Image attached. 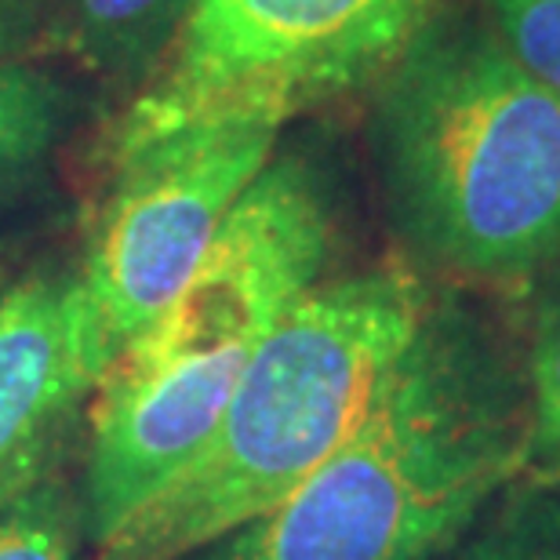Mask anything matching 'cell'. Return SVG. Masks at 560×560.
Instances as JSON below:
<instances>
[{
    "label": "cell",
    "instance_id": "cell-14",
    "mask_svg": "<svg viewBox=\"0 0 560 560\" xmlns=\"http://www.w3.org/2000/svg\"><path fill=\"white\" fill-rule=\"evenodd\" d=\"M44 0H0V59H33L44 48Z\"/></svg>",
    "mask_w": 560,
    "mask_h": 560
},
{
    "label": "cell",
    "instance_id": "cell-6",
    "mask_svg": "<svg viewBox=\"0 0 560 560\" xmlns=\"http://www.w3.org/2000/svg\"><path fill=\"white\" fill-rule=\"evenodd\" d=\"M277 136L262 120H215L106 150V194L77 270L106 364L197 270L222 219L270 164Z\"/></svg>",
    "mask_w": 560,
    "mask_h": 560
},
{
    "label": "cell",
    "instance_id": "cell-3",
    "mask_svg": "<svg viewBox=\"0 0 560 560\" xmlns=\"http://www.w3.org/2000/svg\"><path fill=\"white\" fill-rule=\"evenodd\" d=\"M386 211L425 266L535 280L560 255V92L480 15H430L375 84Z\"/></svg>",
    "mask_w": 560,
    "mask_h": 560
},
{
    "label": "cell",
    "instance_id": "cell-1",
    "mask_svg": "<svg viewBox=\"0 0 560 560\" xmlns=\"http://www.w3.org/2000/svg\"><path fill=\"white\" fill-rule=\"evenodd\" d=\"M528 455V375L485 320L436 299L361 430L284 502L183 560H441Z\"/></svg>",
    "mask_w": 560,
    "mask_h": 560
},
{
    "label": "cell",
    "instance_id": "cell-8",
    "mask_svg": "<svg viewBox=\"0 0 560 560\" xmlns=\"http://www.w3.org/2000/svg\"><path fill=\"white\" fill-rule=\"evenodd\" d=\"M44 48L106 84L139 88L194 0H44Z\"/></svg>",
    "mask_w": 560,
    "mask_h": 560
},
{
    "label": "cell",
    "instance_id": "cell-2",
    "mask_svg": "<svg viewBox=\"0 0 560 560\" xmlns=\"http://www.w3.org/2000/svg\"><path fill=\"white\" fill-rule=\"evenodd\" d=\"M331 252L328 178L302 153L270 156L186 284L98 378L81 480L92 546L205 444L244 368L320 284Z\"/></svg>",
    "mask_w": 560,
    "mask_h": 560
},
{
    "label": "cell",
    "instance_id": "cell-10",
    "mask_svg": "<svg viewBox=\"0 0 560 560\" xmlns=\"http://www.w3.org/2000/svg\"><path fill=\"white\" fill-rule=\"evenodd\" d=\"M532 455L528 474L539 485H560V255L535 277L528 361Z\"/></svg>",
    "mask_w": 560,
    "mask_h": 560
},
{
    "label": "cell",
    "instance_id": "cell-4",
    "mask_svg": "<svg viewBox=\"0 0 560 560\" xmlns=\"http://www.w3.org/2000/svg\"><path fill=\"white\" fill-rule=\"evenodd\" d=\"M436 299L405 266L306 291L244 368L205 444L95 546V560H183L284 502L386 397Z\"/></svg>",
    "mask_w": 560,
    "mask_h": 560
},
{
    "label": "cell",
    "instance_id": "cell-5",
    "mask_svg": "<svg viewBox=\"0 0 560 560\" xmlns=\"http://www.w3.org/2000/svg\"><path fill=\"white\" fill-rule=\"evenodd\" d=\"M433 0H194L106 150L215 120L284 128L386 77Z\"/></svg>",
    "mask_w": 560,
    "mask_h": 560
},
{
    "label": "cell",
    "instance_id": "cell-7",
    "mask_svg": "<svg viewBox=\"0 0 560 560\" xmlns=\"http://www.w3.org/2000/svg\"><path fill=\"white\" fill-rule=\"evenodd\" d=\"M103 372L81 273L33 270L0 288V510L55 474Z\"/></svg>",
    "mask_w": 560,
    "mask_h": 560
},
{
    "label": "cell",
    "instance_id": "cell-9",
    "mask_svg": "<svg viewBox=\"0 0 560 560\" xmlns=\"http://www.w3.org/2000/svg\"><path fill=\"white\" fill-rule=\"evenodd\" d=\"M73 95L30 59H0V205L37 183L73 120Z\"/></svg>",
    "mask_w": 560,
    "mask_h": 560
},
{
    "label": "cell",
    "instance_id": "cell-11",
    "mask_svg": "<svg viewBox=\"0 0 560 560\" xmlns=\"http://www.w3.org/2000/svg\"><path fill=\"white\" fill-rule=\"evenodd\" d=\"M84 546L92 535L81 488L62 474L0 510V560H81Z\"/></svg>",
    "mask_w": 560,
    "mask_h": 560
},
{
    "label": "cell",
    "instance_id": "cell-12",
    "mask_svg": "<svg viewBox=\"0 0 560 560\" xmlns=\"http://www.w3.org/2000/svg\"><path fill=\"white\" fill-rule=\"evenodd\" d=\"M444 560H560V495L553 485L517 491L485 510Z\"/></svg>",
    "mask_w": 560,
    "mask_h": 560
},
{
    "label": "cell",
    "instance_id": "cell-13",
    "mask_svg": "<svg viewBox=\"0 0 560 560\" xmlns=\"http://www.w3.org/2000/svg\"><path fill=\"white\" fill-rule=\"evenodd\" d=\"M480 8L513 59L560 92V0H480Z\"/></svg>",
    "mask_w": 560,
    "mask_h": 560
}]
</instances>
